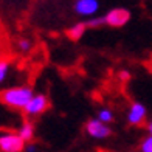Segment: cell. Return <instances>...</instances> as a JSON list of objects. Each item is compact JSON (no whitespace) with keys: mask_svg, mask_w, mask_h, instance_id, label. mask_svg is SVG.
Returning a JSON list of instances; mask_svg holds the SVG:
<instances>
[{"mask_svg":"<svg viewBox=\"0 0 152 152\" xmlns=\"http://www.w3.org/2000/svg\"><path fill=\"white\" fill-rule=\"evenodd\" d=\"M33 96L34 90L30 86H16L0 90V102L8 106L10 109L23 110Z\"/></svg>","mask_w":152,"mask_h":152,"instance_id":"obj_1","label":"cell"},{"mask_svg":"<svg viewBox=\"0 0 152 152\" xmlns=\"http://www.w3.org/2000/svg\"><path fill=\"white\" fill-rule=\"evenodd\" d=\"M26 143L17 132H0V152H23Z\"/></svg>","mask_w":152,"mask_h":152,"instance_id":"obj_2","label":"cell"},{"mask_svg":"<svg viewBox=\"0 0 152 152\" xmlns=\"http://www.w3.org/2000/svg\"><path fill=\"white\" fill-rule=\"evenodd\" d=\"M48 107H50V99L48 96L44 93H34V96L30 99V102L25 106L23 113L26 116H39L42 115L44 112H47Z\"/></svg>","mask_w":152,"mask_h":152,"instance_id":"obj_3","label":"cell"},{"mask_svg":"<svg viewBox=\"0 0 152 152\" xmlns=\"http://www.w3.org/2000/svg\"><path fill=\"white\" fill-rule=\"evenodd\" d=\"M104 23L112 28H121L130 20V11L126 8H113L107 11L104 16Z\"/></svg>","mask_w":152,"mask_h":152,"instance_id":"obj_4","label":"cell"},{"mask_svg":"<svg viewBox=\"0 0 152 152\" xmlns=\"http://www.w3.org/2000/svg\"><path fill=\"white\" fill-rule=\"evenodd\" d=\"M86 132L95 140H106L112 135V129L107 124L101 123L98 118H90L86 123Z\"/></svg>","mask_w":152,"mask_h":152,"instance_id":"obj_5","label":"cell"},{"mask_svg":"<svg viewBox=\"0 0 152 152\" xmlns=\"http://www.w3.org/2000/svg\"><path fill=\"white\" fill-rule=\"evenodd\" d=\"M73 10L78 16L82 17H93L99 10V2L98 0H76L73 5Z\"/></svg>","mask_w":152,"mask_h":152,"instance_id":"obj_6","label":"cell"},{"mask_svg":"<svg viewBox=\"0 0 152 152\" xmlns=\"http://www.w3.org/2000/svg\"><path fill=\"white\" fill-rule=\"evenodd\" d=\"M148 115V110L141 102H132L127 110V123L132 124V126H140L144 123Z\"/></svg>","mask_w":152,"mask_h":152,"instance_id":"obj_7","label":"cell"},{"mask_svg":"<svg viewBox=\"0 0 152 152\" xmlns=\"http://www.w3.org/2000/svg\"><path fill=\"white\" fill-rule=\"evenodd\" d=\"M17 134L25 143H31L33 138H34V134H36L34 124L31 121H23L22 124H20V127L17 129Z\"/></svg>","mask_w":152,"mask_h":152,"instance_id":"obj_8","label":"cell"},{"mask_svg":"<svg viewBox=\"0 0 152 152\" xmlns=\"http://www.w3.org/2000/svg\"><path fill=\"white\" fill-rule=\"evenodd\" d=\"M86 30H87V23L79 22V23H75L73 26H70L68 31H67V34H68V37H70L72 40H79L86 34Z\"/></svg>","mask_w":152,"mask_h":152,"instance_id":"obj_9","label":"cell"},{"mask_svg":"<svg viewBox=\"0 0 152 152\" xmlns=\"http://www.w3.org/2000/svg\"><path fill=\"white\" fill-rule=\"evenodd\" d=\"M101 123H104V124H109L113 121V112L110 109H107V107H102V109H99L98 110V116H96Z\"/></svg>","mask_w":152,"mask_h":152,"instance_id":"obj_10","label":"cell"},{"mask_svg":"<svg viewBox=\"0 0 152 152\" xmlns=\"http://www.w3.org/2000/svg\"><path fill=\"white\" fill-rule=\"evenodd\" d=\"M8 73H10V61L0 59V84L6 79Z\"/></svg>","mask_w":152,"mask_h":152,"instance_id":"obj_11","label":"cell"},{"mask_svg":"<svg viewBox=\"0 0 152 152\" xmlns=\"http://www.w3.org/2000/svg\"><path fill=\"white\" fill-rule=\"evenodd\" d=\"M17 50L20 53H28L31 50V40L30 39H19L17 40Z\"/></svg>","mask_w":152,"mask_h":152,"instance_id":"obj_12","label":"cell"},{"mask_svg":"<svg viewBox=\"0 0 152 152\" xmlns=\"http://www.w3.org/2000/svg\"><path fill=\"white\" fill-rule=\"evenodd\" d=\"M101 25H104V17L93 16L87 20V28H99Z\"/></svg>","mask_w":152,"mask_h":152,"instance_id":"obj_13","label":"cell"},{"mask_svg":"<svg viewBox=\"0 0 152 152\" xmlns=\"http://www.w3.org/2000/svg\"><path fill=\"white\" fill-rule=\"evenodd\" d=\"M141 152H152V135H148L140 144Z\"/></svg>","mask_w":152,"mask_h":152,"instance_id":"obj_14","label":"cell"},{"mask_svg":"<svg viewBox=\"0 0 152 152\" xmlns=\"http://www.w3.org/2000/svg\"><path fill=\"white\" fill-rule=\"evenodd\" d=\"M23 152H37V146H36L34 143H26Z\"/></svg>","mask_w":152,"mask_h":152,"instance_id":"obj_15","label":"cell"},{"mask_svg":"<svg viewBox=\"0 0 152 152\" xmlns=\"http://www.w3.org/2000/svg\"><path fill=\"white\" fill-rule=\"evenodd\" d=\"M129 76H130V73H129L127 70L120 72V79H123V81H127V79H129Z\"/></svg>","mask_w":152,"mask_h":152,"instance_id":"obj_16","label":"cell"},{"mask_svg":"<svg viewBox=\"0 0 152 152\" xmlns=\"http://www.w3.org/2000/svg\"><path fill=\"white\" fill-rule=\"evenodd\" d=\"M148 132H149V135H152V120H151L149 124H148Z\"/></svg>","mask_w":152,"mask_h":152,"instance_id":"obj_17","label":"cell"}]
</instances>
